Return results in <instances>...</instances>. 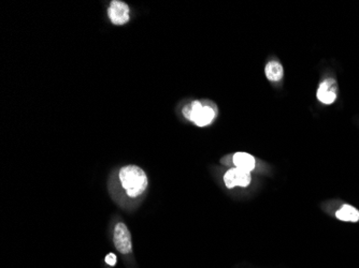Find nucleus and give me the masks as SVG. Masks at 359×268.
Listing matches in <instances>:
<instances>
[{"mask_svg":"<svg viewBox=\"0 0 359 268\" xmlns=\"http://www.w3.org/2000/svg\"><path fill=\"white\" fill-rule=\"evenodd\" d=\"M336 217L342 221L357 222L359 220V212L353 206L343 205L336 213Z\"/></svg>","mask_w":359,"mask_h":268,"instance_id":"6e6552de","label":"nucleus"},{"mask_svg":"<svg viewBox=\"0 0 359 268\" xmlns=\"http://www.w3.org/2000/svg\"><path fill=\"white\" fill-rule=\"evenodd\" d=\"M183 114L198 127H206L210 124L216 116V112L212 106L202 104L199 101H194L186 105L183 108Z\"/></svg>","mask_w":359,"mask_h":268,"instance_id":"f03ea898","label":"nucleus"},{"mask_svg":"<svg viewBox=\"0 0 359 268\" xmlns=\"http://www.w3.org/2000/svg\"><path fill=\"white\" fill-rule=\"evenodd\" d=\"M108 16L112 24L122 26L129 21V6L122 0H113L108 8Z\"/></svg>","mask_w":359,"mask_h":268,"instance_id":"20e7f679","label":"nucleus"},{"mask_svg":"<svg viewBox=\"0 0 359 268\" xmlns=\"http://www.w3.org/2000/svg\"><path fill=\"white\" fill-rule=\"evenodd\" d=\"M233 164L240 170H243L246 172H250L255 169L256 161L255 158L246 153H237L232 157Z\"/></svg>","mask_w":359,"mask_h":268,"instance_id":"0eeeda50","label":"nucleus"},{"mask_svg":"<svg viewBox=\"0 0 359 268\" xmlns=\"http://www.w3.org/2000/svg\"><path fill=\"white\" fill-rule=\"evenodd\" d=\"M122 187L130 197L141 195L147 188V177L144 171L137 165L123 166L120 171Z\"/></svg>","mask_w":359,"mask_h":268,"instance_id":"f257e3e1","label":"nucleus"},{"mask_svg":"<svg viewBox=\"0 0 359 268\" xmlns=\"http://www.w3.org/2000/svg\"><path fill=\"white\" fill-rule=\"evenodd\" d=\"M252 177L249 172L240 170L238 167L228 170L224 175V182L227 188L231 189L233 187H247L249 185Z\"/></svg>","mask_w":359,"mask_h":268,"instance_id":"39448f33","label":"nucleus"},{"mask_svg":"<svg viewBox=\"0 0 359 268\" xmlns=\"http://www.w3.org/2000/svg\"><path fill=\"white\" fill-rule=\"evenodd\" d=\"M338 86L335 80L324 81L317 90V99L325 104H331L336 101Z\"/></svg>","mask_w":359,"mask_h":268,"instance_id":"423d86ee","label":"nucleus"},{"mask_svg":"<svg viewBox=\"0 0 359 268\" xmlns=\"http://www.w3.org/2000/svg\"><path fill=\"white\" fill-rule=\"evenodd\" d=\"M106 263L109 264L110 266H114L116 264V255L113 253L107 254L106 256Z\"/></svg>","mask_w":359,"mask_h":268,"instance_id":"9d476101","label":"nucleus"},{"mask_svg":"<svg viewBox=\"0 0 359 268\" xmlns=\"http://www.w3.org/2000/svg\"><path fill=\"white\" fill-rule=\"evenodd\" d=\"M266 77L271 82H279L283 79L284 69L280 62L278 61H270L266 65Z\"/></svg>","mask_w":359,"mask_h":268,"instance_id":"1a4fd4ad","label":"nucleus"},{"mask_svg":"<svg viewBox=\"0 0 359 268\" xmlns=\"http://www.w3.org/2000/svg\"><path fill=\"white\" fill-rule=\"evenodd\" d=\"M113 242L116 250L122 254H128L132 250L131 233L128 227L123 222H119L115 225L113 233Z\"/></svg>","mask_w":359,"mask_h":268,"instance_id":"7ed1b4c3","label":"nucleus"}]
</instances>
